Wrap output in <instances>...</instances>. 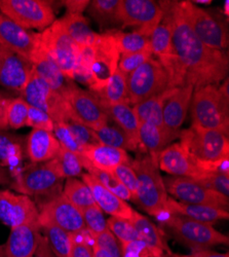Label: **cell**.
Here are the masks:
<instances>
[{
    "instance_id": "30bf717a",
    "label": "cell",
    "mask_w": 229,
    "mask_h": 257,
    "mask_svg": "<svg viewBox=\"0 0 229 257\" xmlns=\"http://www.w3.org/2000/svg\"><path fill=\"white\" fill-rule=\"evenodd\" d=\"M23 98L30 106L47 112L55 122H67L73 120L70 107L66 99L54 91L50 85L33 71L22 90Z\"/></svg>"
},
{
    "instance_id": "74e56055",
    "label": "cell",
    "mask_w": 229,
    "mask_h": 257,
    "mask_svg": "<svg viewBox=\"0 0 229 257\" xmlns=\"http://www.w3.org/2000/svg\"><path fill=\"white\" fill-rule=\"evenodd\" d=\"M62 195L81 212L96 205L89 186L82 180L76 178H69L66 180L65 185L62 189Z\"/></svg>"
},
{
    "instance_id": "83f0119b",
    "label": "cell",
    "mask_w": 229,
    "mask_h": 257,
    "mask_svg": "<svg viewBox=\"0 0 229 257\" xmlns=\"http://www.w3.org/2000/svg\"><path fill=\"white\" fill-rule=\"evenodd\" d=\"M130 221L136 228L140 240L149 247L156 257H168L172 253L163 231L150 219L134 210Z\"/></svg>"
},
{
    "instance_id": "7402d4cb",
    "label": "cell",
    "mask_w": 229,
    "mask_h": 257,
    "mask_svg": "<svg viewBox=\"0 0 229 257\" xmlns=\"http://www.w3.org/2000/svg\"><path fill=\"white\" fill-rule=\"evenodd\" d=\"M43 237L39 220L11 228L5 244L7 257H32Z\"/></svg>"
},
{
    "instance_id": "bcb514c9",
    "label": "cell",
    "mask_w": 229,
    "mask_h": 257,
    "mask_svg": "<svg viewBox=\"0 0 229 257\" xmlns=\"http://www.w3.org/2000/svg\"><path fill=\"white\" fill-rule=\"evenodd\" d=\"M81 213L86 223V228L92 234H98L108 229L107 220L104 217L103 211L97 205L89 207Z\"/></svg>"
},
{
    "instance_id": "d4e9b609",
    "label": "cell",
    "mask_w": 229,
    "mask_h": 257,
    "mask_svg": "<svg viewBox=\"0 0 229 257\" xmlns=\"http://www.w3.org/2000/svg\"><path fill=\"white\" fill-rule=\"evenodd\" d=\"M61 145L53 132L33 130L26 139L25 152L32 164L47 163L56 158Z\"/></svg>"
},
{
    "instance_id": "7c38bea8",
    "label": "cell",
    "mask_w": 229,
    "mask_h": 257,
    "mask_svg": "<svg viewBox=\"0 0 229 257\" xmlns=\"http://www.w3.org/2000/svg\"><path fill=\"white\" fill-rule=\"evenodd\" d=\"M120 54L115 39L109 31L99 34L94 44V56L91 66L92 82L90 90L98 93L110 81L111 77L118 69Z\"/></svg>"
},
{
    "instance_id": "b9f144b4",
    "label": "cell",
    "mask_w": 229,
    "mask_h": 257,
    "mask_svg": "<svg viewBox=\"0 0 229 257\" xmlns=\"http://www.w3.org/2000/svg\"><path fill=\"white\" fill-rule=\"evenodd\" d=\"M120 0H94L88 7V12L101 25L118 23Z\"/></svg>"
},
{
    "instance_id": "484cf974",
    "label": "cell",
    "mask_w": 229,
    "mask_h": 257,
    "mask_svg": "<svg viewBox=\"0 0 229 257\" xmlns=\"http://www.w3.org/2000/svg\"><path fill=\"white\" fill-rule=\"evenodd\" d=\"M166 209L169 214H175V215L209 224H214L219 220H227L229 218L228 210L212 206L181 203L170 197L166 202Z\"/></svg>"
},
{
    "instance_id": "816d5d0a",
    "label": "cell",
    "mask_w": 229,
    "mask_h": 257,
    "mask_svg": "<svg viewBox=\"0 0 229 257\" xmlns=\"http://www.w3.org/2000/svg\"><path fill=\"white\" fill-rule=\"evenodd\" d=\"M26 125L36 128V130H45L53 132L55 121L47 112L29 105L28 119Z\"/></svg>"
},
{
    "instance_id": "680465c9",
    "label": "cell",
    "mask_w": 229,
    "mask_h": 257,
    "mask_svg": "<svg viewBox=\"0 0 229 257\" xmlns=\"http://www.w3.org/2000/svg\"><path fill=\"white\" fill-rule=\"evenodd\" d=\"M32 257H56L55 254L53 253L46 237L44 235L43 239H41L39 246L36 250V252L34 253V255Z\"/></svg>"
},
{
    "instance_id": "11a10c76",
    "label": "cell",
    "mask_w": 229,
    "mask_h": 257,
    "mask_svg": "<svg viewBox=\"0 0 229 257\" xmlns=\"http://www.w3.org/2000/svg\"><path fill=\"white\" fill-rule=\"evenodd\" d=\"M12 99L13 98H10L0 92V131H7L8 128H10L8 124L7 113Z\"/></svg>"
},
{
    "instance_id": "603a6c76",
    "label": "cell",
    "mask_w": 229,
    "mask_h": 257,
    "mask_svg": "<svg viewBox=\"0 0 229 257\" xmlns=\"http://www.w3.org/2000/svg\"><path fill=\"white\" fill-rule=\"evenodd\" d=\"M81 179L89 186L96 205L103 212L107 213L111 217L127 220L132 218L134 209L126 201L104 187L89 173H82Z\"/></svg>"
},
{
    "instance_id": "f35d334b",
    "label": "cell",
    "mask_w": 229,
    "mask_h": 257,
    "mask_svg": "<svg viewBox=\"0 0 229 257\" xmlns=\"http://www.w3.org/2000/svg\"><path fill=\"white\" fill-rule=\"evenodd\" d=\"M81 162H82L83 169H86L88 171V173L90 175H92L104 187L107 188L111 192H113L114 195H116L123 201L127 202V201L132 200V195L130 194V191L119 182V180L114 176V174L112 172H109V171L100 170V169L94 167L83 157H81Z\"/></svg>"
},
{
    "instance_id": "44dd1931",
    "label": "cell",
    "mask_w": 229,
    "mask_h": 257,
    "mask_svg": "<svg viewBox=\"0 0 229 257\" xmlns=\"http://www.w3.org/2000/svg\"><path fill=\"white\" fill-rule=\"evenodd\" d=\"M194 90L191 87L175 88L171 96L166 99L162 109V121L166 132L175 138L179 137L180 127L190 108Z\"/></svg>"
},
{
    "instance_id": "8992f818",
    "label": "cell",
    "mask_w": 229,
    "mask_h": 257,
    "mask_svg": "<svg viewBox=\"0 0 229 257\" xmlns=\"http://www.w3.org/2000/svg\"><path fill=\"white\" fill-rule=\"evenodd\" d=\"M175 239L192 251L207 250L212 247L229 244L228 235L217 230L213 224L203 223L175 214L161 220Z\"/></svg>"
},
{
    "instance_id": "ab89813d",
    "label": "cell",
    "mask_w": 229,
    "mask_h": 257,
    "mask_svg": "<svg viewBox=\"0 0 229 257\" xmlns=\"http://www.w3.org/2000/svg\"><path fill=\"white\" fill-rule=\"evenodd\" d=\"M95 134L100 144L120 148L126 152H135L138 149L127 134L116 124L112 125L107 123L106 125L96 130Z\"/></svg>"
},
{
    "instance_id": "7bdbcfd3",
    "label": "cell",
    "mask_w": 229,
    "mask_h": 257,
    "mask_svg": "<svg viewBox=\"0 0 229 257\" xmlns=\"http://www.w3.org/2000/svg\"><path fill=\"white\" fill-rule=\"evenodd\" d=\"M107 225L109 230L114 234V237L119 242L120 246L129 244L136 240H140L136 228L133 226L130 220L110 217L107 219Z\"/></svg>"
},
{
    "instance_id": "f1b7e54d",
    "label": "cell",
    "mask_w": 229,
    "mask_h": 257,
    "mask_svg": "<svg viewBox=\"0 0 229 257\" xmlns=\"http://www.w3.org/2000/svg\"><path fill=\"white\" fill-rule=\"evenodd\" d=\"M176 138L165 128L147 122H140L139 147L143 153L158 162V157L165 147H168Z\"/></svg>"
},
{
    "instance_id": "94428289",
    "label": "cell",
    "mask_w": 229,
    "mask_h": 257,
    "mask_svg": "<svg viewBox=\"0 0 229 257\" xmlns=\"http://www.w3.org/2000/svg\"><path fill=\"white\" fill-rule=\"evenodd\" d=\"M89 237H90V233H89ZM90 242H91V246H92L93 256L94 257H113L109 252H107L106 250H104L103 248L98 246L96 243L91 241V239H90Z\"/></svg>"
},
{
    "instance_id": "6da1fadb",
    "label": "cell",
    "mask_w": 229,
    "mask_h": 257,
    "mask_svg": "<svg viewBox=\"0 0 229 257\" xmlns=\"http://www.w3.org/2000/svg\"><path fill=\"white\" fill-rule=\"evenodd\" d=\"M172 27L173 56L159 62L169 77V89L191 87L194 91L227 78L228 55L206 47L185 22L179 2H159Z\"/></svg>"
},
{
    "instance_id": "4dcf8cb0",
    "label": "cell",
    "mask_w": 229,
    "mask_h": 257,
    "mask_svg": "<svg viewBox=\"0 0 229 257\" xmlns=\"http://www.w3.org/2000/svg\"><path fill=\"white\" fill-rule=\"evenodd\" d=\"M26 141L17 135L0 131V166L9 168L13 176L18 175L19 167L24 159Z\"/></svg>"
},
{
    "instance_id": "5bb4252c",
    "label": "cell",
    "mask_w": 229,
    "mask_h": 257,
    "mask_svg": "<svg viewBox=\"0 0 229 257\" xmlns=\"http://www.w3.org/2000/svg\"><path fill=\"white\" fill-rule=\"evenodd\" d=\"M163 16L159 2L153 0H120L118 23L122 28L138 27L144 35L151 36Z\"/></svg>"
},
{
    "instance_id": "d6986e66",
    "label": "cell",
    "mask_w": 229,
    "mask_h": 257,
    "mask_svg": "<svg viewBox=\"0 0 229 257\" xmlns=\"http://www.w3.org/2000/svg\"><path fill=\"white\" fill-rule=\"evenodd\" d=\"M32 71L31 61L0 44V84L21 93Z\"/></svg>"
},
{
    "instance_id": "db71d44e",
    "label": "cell",
    "mask_w": 229,
    "mask_h": 257,
    "mask_svg": "<svg viewBox=\"0 0 229 257\" xmlns=\"http://www.w3.org/2000/svg\"><path fill=\"white\" fill-rule=\"evenodd\" d=\"M69 130L72 132V134L75 136V138L77 139V141L83 146H89V145H96V144H100L97 136L95 134V131L92 130V128L83 125L79 122L76 121H67L66 122Z\"/></svg>"
},
{
    "instance_id": "91938a15",
    "label": "cell",
    "mask_w": 229,
    "mask_h": 257,
    "mask_svg": "<svg viewBox=\"0 0 229 257\" xmlns=\"http://www.w3.org/2000/svg\"><path fill=\"white\" fill-rule=\"evenodd\" d=\"M14 181L12 171L9 168L0 166V185H11Z\"/></svg>"
},
{
    "instance_id": "ee69618b",
    "label": "cell",
    "mask_w": 229,
    "mask_h": 257,
    "mask_svg": "<svg viewBox=\"0 0 229 257\" xmlns=\"http://www.w3.org/2000/svg\"><path fill=\"white\" fill-rule=\"evenodd\" d=\"M28 111L29 104L23 98H13L7 113L9 127L18 130V128L25 126L27 124Z\"/></svg>"
},
{
    "instance_id": "4fadbf2b",
    "label": "cell",
    "mask_w": 229,
    "mask_h": 257,
    "mask_svg": "<svg viewBox=\"0 0 229 257\" xmlns=\"http://www.w3.org/2000/svg\"><path fill=\"white\" fill-rule=\"evenodd\" d=\"M65 99L70 107L73 121L94 131L109 122L110 118L95 93L83 90L73 82L65 95Z\"/></svg>"
},
{
    "instance_id": "ffe728a7",
    "label": "cell",
    "mask_w": 229,
    "mask_h": 257,
    "mask_svg": "<svg viewBox=\"0 0 229 257\" xmlns=\"http://www.w3.org/2000/svg\"><path fill=\"white\" fill-rule=\"evenodd\" d=\"M0 44L31 61L38 50V33H32L0 14Z\"/></svg>"
},
{
    "instance_id": "f907efd6",
    "label": "cell",
    "mask_w": 229,
    "mask_h": 257,
    "mask_svg": "<svg viewBox=\"0 0 229 257\" xmlns=\"http://www.w3.org/2000/svg\"><path fill=\"white\" fill-rule=\"evenodd\" d=\"M90 239L98 246L109 252L113 257H121L120 244L114 234L109 230V228L105 231L100 232L98 234H92L90 231Z\"/></svg>"
},
{
    "instance_id": "681fc988",
    "label": "cell",
    "mask_w": 229,
    "mask_h": 257,
    "mask_svg": "<svg viewBox=\"0 0 229 257\" xmlns=\"http://www.w3.org/2000/svg\"><path fill=\"white\" fill-rule=\"evenodd\" d=\"M70 257H94L87 228L79 233L72 234Z\"/></svg>"
},
{
    "instance_id": "ba28073f",
    "label": "cell",
    "mask_w": 229,
    "mask_h": 257,
    "mask_svg": "<svg viewBox=\"0 0 229 257\" xmlns=\"http://www.w3.org/2000/svg\"><path fill=\"white\" fill-rule=\"evenodd\" d=\"M185 22L206 47L223 51L228 47V29L223 21L192 2H179Z\"/></svg>"
},
{
    "instance_id": "f546056e",
    "label": "cell",
    "mask_w": 229,
    "mask_h": 257,
    "mask_svg": "<svg viewBox=\"0 0 229 257\" xmlns=\"http://www.w3.org/2000/svg\"><path fill=\"white\" fill-rule=\"evenodd\" d=\"M103 108L105 109L109 118L127 134L134 145L139 148V126L140 121L133 108L129 104L107 105L102 103Z\"/></svg>"
},
{
    "instance_id": "3957f363",
    "label": "cell",
    "mask_w": 229,
    "mask_h": 257,
    "mask_svg": "<svg viewBox=\"0 0 229 257\" xmlns=\"http://www.w3.org/2000/svg\"><path fill=\"white\" fill-rule=\"evenodd\" d=\"M131 165L138 179L136 195L132 200L149 215L163 220L170 215L166 209L169 196L158 162L145 154L138 156Z\"/></svg>"
},
{
    "instance_id": "5b68a950",
    "label": "cell",
    "mask_w": 229,
    "mask_h": 257,
    "mask_svg": "<svg viewBox=\"0 0 229 257\" xmlns=\"http://www.w3.org/2000/svg\"><path fill=\"white\" fill-rule=\"evenodd\" d=\"M63 180L54 160H51L25 168L14 177L10 186L21 195L34 197L40 202L61 194Z\"/></svg>"
},
{
    "instance_id": "cb8c5ba5",
    "label": "cell",
    "mask_w": 229,
    "mask_h": 257,
    "mask_svg": "<svg viewBox=\"0 0 229 257\" xmlns=\"http://www.w3.org/2000/svg\"><path fill=\"white\" fill-rule=\"evenodd\" d=\"M33 72L43 78L50 87L65 98V95L73 81L67 78L49 54L38 46V50L32 60Z\"/></svg>"
},
{
    "instance_id": "c3c4849f",
    "label": "cell",
    "mask_w": 229,
    "mask_h": 257,
    "mask_svg": "<svg viewBox=\"0 0 229 257\" xmlns=\"http://www.w3.org/2000/svg\"><path fill=\"white\" fill-rule=\"evenodd\" d=\"M152 51L151 48H148L144 51L129 54V55H121L118 62V69L123 72L124 74L129 75L138 67H140L142 64H144L147 60L152 58Z\"/></svg>"
},
{
    "instance_id": "ac0fdd59",
    "label": "cell",
    "mask_w": 229,
    "mask_h": 257,
    "mask_svg": "<svg viewBox=\"0 0 229 257\" xmlns=\"http://www.w3.org/2000/svg\"><path fill=\"white\" fill-rule=\"evenodd\" d=\"M158 168L173 177L193 180H198L209 174L198 167L180 143H172L163 149L158 157Z\"/></svg>"
},
{
    "instance_id": "52a82bcc",
    "label": "cell",
    "mask_w": 229,
    "mask_h": 257,
    "mask_svg": "<svg viewBox=\"0 0 229 257\" xmlns=\"http://www.w3.org/2000/svg\"><path fill=\"white\" fill-rule=\"evenodd\" d=\"M39 46L44 49L57 64L67 78L73 80L81 48L67 34L60 21L55 22L38 33Z\"/></svg>"
},
{
    "instance_id": "8d00e7d4",
    "label": "cell",
    "mask_w": 229,
    "mask_h": 257,
    "mask_svg": "<svg viewBox=\"0 0 229 257\" xmlns=\"http://www.w3.org/2000/svg\"><path fill=\"white\" fill-rule=\"evenodd\" d=\"M109 32L115 39L120 56L138 53L150 48V37L144 35L139 30L133 32L111 30Z\"/></svg>"
},
{
    "instance_id": "f5cc1de1",
    "label": "cell",
    "mask_w": 229,
    "mask_h": 257,
    "mask_svg": "<svg viewBox=\"0 0 229 257\" xmlns=\"http://www.w3.org/2000/svg\"><path fill=\"white\" fill-rule=\"evenodd\" d=\"M114 176L119 180V182L126 187L130 194L132 195V199L135 197L137 191L138 179L134 169L131 164H122L118 166L113 172Z\"/></svg>"
},
{
    "instance_id": "d6a6232c",
    "label": "cell",
    "mask_w": 229,
    "mask_h": 257,
    "mask_svg": "<svg viewBox=\"0 0 229 257\" xmlns=\"http://www.w3.org/2000/svg\"><path fill=\"white\" fill-rule=\"evenodd\" d=\"M174 89H168L159 95L153 96L139 104L134 105L133 108L138 116L139 121L151 123L156 126L164 128L162 121L163 105L166 99H168L173 93Z\"/></svg>"
},
{
    "instance_id": "6f0895ef",
    "label": "cell",
    "mask_w": 229,
    "mask_h": 257,
    "mask_svg": "<svg viewBox=\"0 0 229 257\" xmlns=\"http://www.w3.org/2000/svg\"><path fill=\"white\" fill-rule=\"evenodd\" d=\"M91 2L88 0H68V2H63L64 6L67 9V13L69 14H82V12L88 9Z\"/></svg>"
},
{
    "instance_id": "4316f807",
    "label": "cell",
    "mask_w": 229,
    "mask_h": 257,
    "mask_svg": "<svg viewBox=\"0 0 229 257\" xmlns=\"http://www.w3.org/2000/svg\"><path fill=\"white\" fill-rule=\"evenodd\" d=\"M94 167L113 172L122 164H131L132 160L128 152L120 148H115L103 144L89 145L83 148L80 155Z\"/></svg>"
},
{
    "instance_id": "836d02e7",
    "label": "cell",
    "mask_w": 229,
    "mask_h": 257,
    "mask_svg": "<svg viewBox=\"0 0 229 257\" xmlns=\"http://www.w3.org/2000/svg\"><path fill=\"white\" fill-rule=\"evenodd\" d=\"M95 94L104 104L130 105L128 98V75L117 69L105 87Z\"/></svg>"
},
{
    "instance_id": "d590c367",
    "label": "cell",
    "mask_w": 229,
    "mask_h": 257,
    "mask_svg": "<svg viewBox=\"0 0 229 257\" xmlns=\"http://www.w3.org/2000/svg\"><path fill=\"white\" fill-rule=\"evenodd\" d=\"M41 232L46 237L56 257H70L72 234L49 221H40Z\"/></svg>"
},
{
    "instance_id": "1f68e13d",
    "label": "cell",
    "mask_w": 229,
    "mask_h": 257,
    "mask_svg": "<svg viewBox=\"0 0 229 257\" xmlns=\"http://www.w3.org/2000/svg\"><path fill=\"white\" fill-rule=\"evenodd\" d=\"M59 21L67 34L80 48L93 46L99 36L98 33L92 30L89 21L82 16V14L67 13Z\"/></svg>"
},
{
    "instance_id": "9c48e42d",
    "label": "cell",
    "mask_w": 229,
    "mask_h": 257,
    "mask_svg": "<svg viewBox=\"0 0 229 257\" xmlns=\"http://www.w3.org/2000/svg\"><path fill=\"white\" fill-rule=\"evenodd\" d=\"M169 89V77L156 59H149L128 75V98L134 106Z\"/></svg>"
},
{
    "instance_id": "f6af8a7d",
    "label": "cell",
    "mask_w": 229,
    "mask_h": 257,
    "mask_svg": "<svg viewBox=\"0 0 229 257\" xmlns=\"http://www.w3.org/2000/svg\"><path fill=\"white\" fill-rule=\"evenodd\" d=\"M53 133L62 148L76 155H81L85 147L77 141L75 136L69 130L66 122H55Z\"/></svg>"
},
{
    "instance_id": "60d3db41",
    "label": "cell",
    "mask_w": 229,
    "mask_h": 257,
    "mask_svg": "<svg viewBox=\"0 0 229 257\" xmlns=\"http://www.w3.org/2000/svg\"><path fill=\"white\" fill-rule=\"evenodd\" d=\"M60 176L63 179L76 178L82 175V162L80 155H76L62 148L55 159H53Z\"/></svg>"
},
{
    "instance_id": "e575fe53",
    "label": "cell",
    "mask_w": 229,
    "mask_h": 257,
    "mask_svg": "<svg viewBox=\"0 0 229 257\" xmlns=\"http://www.w3.org/2000/svg\"><path fill=\"white\" fill-rule=\"evenodd\" d=\"M150 48L152 55L156 56L159 62L169 59L174 54L172 44V27L169 20L164 16H162L160 23L150 36Z\"/></svg>"
},
{
    "instance_id": "7dc6e473",
    "label": "cell",
    "mask_w": 229,
    "mask_h": 257,
    "mask_svg": "<svg viewBox=\"0 0 229 257\" xmlns=\"http://www.w3.org/2000/svg\"><path fill=\"white\" fill-rule=\"evenodd\" d=\"M195 181L223 197L229 198V173L212 172Z\"/></svg>"
},
{
    "instance_id": "9f6ffc18",
    "label": "cell",
    "mask_w": 229,
    "mask_h": 257,
    "mask_svg": "<svg viewBox=\"0 0 229 257\" xmlns=\"http://www.w3.org/2000/svg\"><path fill=\"white\" fill-rule=\"evenodd\" d=\"M168 257H229V254L226 253H219L213 250H196L192 251L190 254H177L171 253Z\"/></svg>"
},
{
    "instance_id": "6125c7cd",
    "label": "cell",
    "mask_w": 229,
    "mask_h": 257,
    "mask_svg": "<svg viewBox=\"0 0 229 257\" xmlns=\"http://www.w3.org/2000/svg\"><path fill=\"white\" fill-rule=\"evenodd\" d=\"M194 5H198V4H201V5H210L212 4L211 0H196V2H192Z\"/></svg>"
},
{
    "instance_id": "e7e4bbea",
    "label": "cell",
    "mask_w": 229,
    "mask_h": 257,
    "mask_svg": "<svg viewBox=\"0 0 229 257\" xmlns=\"http://www.w3.org/2000/svg\"><path fill=\"white\" fill-rule=\"evenodd\" d=\"M225 8H224V14L226 15V16H228V6H229V3L228 2H225Z\"/></svg>"
},
{
    "instance_id": "2e32d148",
    "label": "cell",
    "mask_w": 229,
    "mask_h": 257,
    "mask_svg": "<svg viewBox=\"0 0 229 257\" xmlns=\"http://www.w3.org/2000/svg\"><path fill=\"white\" fill-rule=\"evenodd\" d=\"M163 182L166 192L174 197L176 201L228 210L229 198L204 187L193 179L171 176L163 179Z\"/></svg>"
},
{
    "instance_id": "be15d7a7",
    "label": "cell",
    "mask_w": 229,
    "mask_h": 257,
    "mask_svg": "<svg viewBox=\"0 0 229 257\" xmlns=\"http://www.w3.org/2000/svg\"><path fill=\"white\" fill-rule=\"evenodd\" d=\"M0 257H7V253H6V246H5V244L0 245Z\"/></svg>"
},
{
    "instance_id": "277c9868",
    "label": "cell",
    "mask_w": 229,
    "mask_h": 257,
    "mask_svg": "<svg viewBox=\"0 0 229 257\" xmlns=\"http://www.w3.org/2000/svg\"><path fill=\"white\" fill-rule=\"evenodd\" d=\"M190 110L192 126L228 135L229 99L221 93L219 85H205L194 91Z\"/></svg>"
},
{
    "instance_id": "7a4b0ae2",
    "label": "cell",
    "mask_w": 229,
    "mask_h": 257,
    "mask_svg": "<svg viewBox=\"0 0 229 257\" xmlns=\"http://www.w3.org/2000/svg\"><path fill=\"white\" fill-rule=\"evenodd\" d=\"M178 138L185 151L205 172L229 173L228 135L191 125L180 131Z\"/></svg>"
},
{
    "instance_id": "9a60e30c",
    "label": "cell",
    "mask_w": 229,
    "mask_h": 257,
    "mask_svg": "<svg viewBox=\"0 0 229 257\" xmlns=\"http://www.w3.org/2000/svg\"><path fill=\"white\" fill-rule=\"evenodd\" d=\"M40 221H49L71 234L86 229L82 213L73 206L62 192L52 198L36 203Z\"/></svg>"
},
{
    "instance_id": "8fae6325",
    "label": "cell",
    "mask_w": 229,
    "mask_h": 257,
    "mask_svg": "<svg viewBox=\"0 0 229 257\" xmlns=\"http://www.w3.org/2000/svg\"><path fill=\"white\" fill-rule=\"evenodd\" d=\"M0 12L25 30L44 31L56 21L52 7L41 0H0Z\"/></svg>"
},
{
    "instance_id": "e0dca14e",
    "label": "cell",
    "mask_w": 229,
    "mask_h": 257,
    "mask_svg": "<svg viewBox=\"0 0 229 257\" xmlns=\"http://www.w3.org/2000/svg\"><path fill=\"white\" fill-rule=\"evenodd\" d=\"M39 220L36 203L28 196L0 190V221L10 228Z\"/></svg>"
}]
</instances>
